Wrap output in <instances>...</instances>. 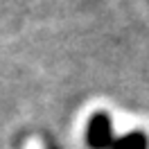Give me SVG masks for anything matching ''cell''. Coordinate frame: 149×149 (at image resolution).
<instances>
[{
  "mask_svg": "<svg viewBox=\"0 0 149 149\" xmlns=\"http://www.w3.org/2000/svg\"><path fill=\"white\" fill-rule=\"evenodd\" d=\"M147 136L142 131H131L127 136H120V138L113 140L111 149H147Z\"/></svg>",
  "mask_w": 149,
  "mask_h": 149,
  "instance_id": "7a4b0ae2",
  "label": "cell"
},
{
  "mask_svg": "<svg viewBox=\"0 0 149 149\" xmlns=\"http://www.w3.org/2000/svg\"><path fill=\"white\" fill-rule=\"evenodd\" d=\"M113 124L106 113H95L86 127V142L93 149H111L113 145Z\"/></svg>",
  "mask_w": 149,
  "mask_h": 149,
  "instance_id": "6da1fadb",
  "label": "cell"
}]
</instances>
